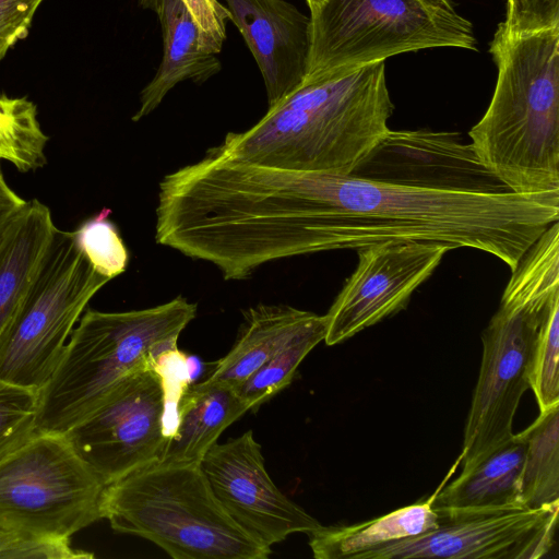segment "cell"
<instances>
[{"instance_id":"26","label":"cell","mask_w":559,"mask_h":559,"mask_svg":"<svg viewBox=\"0 0 559 559\" xmlns=\"http://www.w3.org/2000/svg\"><path fill=\"white\" fill-rule=\"evenodd\" d=\"M38 392L0 380V457L36 431Z\"/></svg>"},{"instance_id":"2","label":"cell","mask_w":559,"mask_h":559,"mask_svg":"<svg viewBox=\"0 0 559 559\" xmlns=\"http://www.w3.org/2000/svg\"><path fill=\"white\" fill-rule=\"evenodd\" d=\"M489 51L498 78L471 145L509 191H559V25L524 34L498 26Z\"/></svg>"},{"instance_id":"34","label":"cell","mask_w":559,"mask_h":559,"mask_svg":"<svg viewBox=\"0 0 559 559\" xmlns=\"http://www.w3.org/2000/svg\"><path fill=\"white\" fill-rule=\"evenodd\" d=\"M0 176H3V175H2V170H1V164H0Z\"/></svg>"},{"instance_id":"7","label":"cell","mask_w":559,"mask_h":559,"mask_svg":"<svg viewBox=\"0 0 559 559\" xmlns=\"http://www.w3.org/2000/svg\"><path fill=\"white\" fill-rule=\"evenodd\" d=\"M190 371L188 357L178 347L170 349L123 380L66 432L106 485L162 460Z\"/></svg>"},{"instance_id":"17","label":"cell","mask_w":559,"mask_h":559,"mask_svg":"<svg viewBox=\"0 0 559 559\" xmlns=\"http://www.w3.org/2000/svg\"><path fill=\"white\" fill-rule=\"evenodd\" d=\"M526 440L521 432L495 447L472 463L432 497L437 509H492L522 507L519 481Z\"/></svg>"},{"instance_id":"9","label":"cell","mask_w":559,"mask_h":559,"mask_svg":"<svg viewBox=\"0 0 559 559\" xmlns=\"http://www.w3.org/2000/svg\"><path fill=\"white\" fill-rule=\"evenodd\" d=\"M109 281L94 269L73 231L56 228L31 288L0 336V380L41 389L90 300Z\"/></svg>"},{"instance_id":"30","label":"cell","mask_w":559,"mask_h":559,"mask_svg":"<svg viewBox=\"0 0 559 559\" xmlns=\"http://www.w3.org/2000/svg\"><path fill=\"white\" fill-rule=\"evenodd\" d=\"M198 24L209 52L219 53L226 39L229 13L218 0H182Z\"/></svg>"},{"instance_id":"3","label":"cell","mask_w":559,"mask_h":559,"mask_svg":"<svg viewBox=\"0 0 559 559\" xmlns=\"http://www.w3.org/2000/svg\"><path fill=\"white\" fill-rule=\"evenodd\" d=\"M197 311L198 305L181 295L139 310L86 309L56 369L37 391L36 430L68 432L123 380L177 348Z\"/></svg>"},{"instance_id":"5","label":"cell","mask_w":559,"mask_h":559,"mask_svg":"<svg viewBox=\"0 0 559 559\" xmlns=\"http://www.w3.org/2000/svg\"><path fill=\"white\" fill-rule=\"evenodd\" d=\"M103 515L114 531L147 539L175 559H266L272 552L229 516L201 463L158 461L107 485Z\"/></svg>"},{"instance_id":"22","label":"cell","mask_w":559,"mask_h":559,"mask_svg":"<svg viewBox=\"0 0 559 559\" xmlns=\"http://www.w3.org/2000/svg\"><path fill=\"white\" fill-rule=\"evenodd\" d=\"M326 334V318L314 313L266 361L237 389L249 411H257L283 389L288 386L305 357Z\"/></svg>"},{"instance_id":"24","label":"cell","mask_w":559,"mask_h":559,"mask_svg":"<svg viewBox=\"0 0 559 559\" xmlns=\"http://www.w3.org/2000/svg\"><path fill=\"white\" fill-rule=\"evenodd\" d=\"M559 296L548 306L539 325L530 366V388L543 412L559 403Z\"/></svg>"},{"instance_id":"28","label":"cell","mask_w":559,"mask_h":559,"mask_svg":"<svg viewBox=\"0 0 559 559\" xmlns=\"http://www.w3.org/2000/svg\"><path fill=\"white\" fill-rule=\"evenodd\" d=\"M94 555L74 549L70 539L17 535L0 554V559H90Z\"/></svg>"},{"instance_id":"33","label":"cell","mask_w":559,"mask_h":559,"mask_svg":"<svg viewBox=\"0 0 559 559\" xmlns=\"http://www.w3.org/2000/svg\"><path fill=\"white\" fill-rule=\"evenodd\" d=\"M306 1H307L308 5L310 8V7H313V5L322 2L323 0H306Z\"/></svg>"},{"instance_id":"21","label":"cell","mask_w":559,"mask_h":559,"mask_svg":"<svg viewBox=\"0 0 559 559\" xmlns=\"http://www.w3.org/2000/svg\"><path fill=\"white\" fill-rule=\"evenodd\" d=\"M526 449L519 481V502L526 508L559 503V403L539 412L522 431Z\"/></svg>"},{"instance_id":"15","label":"cell","mask_w":559,"mask_h":559,"mask_svg":"<svg viewBox=\"0 0 559 559\" xmlns=\"http://www.w3.org/2000/svg\"><path fill=\"white\" fill-rule=\"evenodd\" d=\"M139 4L157 15L163 58L156 74L140 93L133 121L155 110L176 84L187 80L201 84L222 68L217 56L206 50L200 28L182 0H139Z\"/></svg>"},{"instance_id":"19","label":"cell","mask_w":559,"mask_h":559,"mask_svg":"<svg viewBox=\"0 0 559 559\" xmlns=\"http://www.w3.org/2000/svg\"><path fill=\"white\" fill-rule=\"evenodd\" d=\"M313 314L283 304L248 308L234 345L214 362L206 379L237 389Z\"/></svg>"},{"instance_id":"16","label":"cell","mask_w":559,"mask_h":559,"mask_svg":"<svg viewBox=\"0 0 559 559\" xmlns=\"http://www.w3.org/2000/svg\"><path fill=\"white\" fill-rule=\"evenodd\" d=\"M248 411L235 388L209 379L190 382L160 462L201 463L223 431Z\"/></svg>"},{"instance_id":"8","label":"cell","mask_w":559,"mask_h":559,"mask_svg":"<svg viewBox=\"0 0 559 559\" xmlns=\"http://www.w3.org/2000/svg\"><path fill=\"white\" fill-rule=\"evenodd\" d=\"M106 487L66 433L36 430L0 457V527L70 539L104 519Z\"/></svg>"},{"instance_id":"20","label":"cell","mask_w":559,"mask_h":559,"mask_svg":"<svg viewBox=\"0 0 559 559\" xmlns=\"http://www.w3.org/2000/svg\"><path fill=\"white\" fill-rule=\"evenodd\" d=\"M432 497L380 518L354 525H321L310 532L309 546L317 559H357L372 548L436 528Z\"/></svg>"},{"instance_id":"4","label":"cell","mask_w":559,"mask_h":559,"mask_svg":"<svg viewBox=\"0 0 559 559\" xmlns=\"http://www.w3.org/2000/svg\"><path fill=\"white\" fill-rule=\"evenodd\" d=\"M559 296V224L527 249L483 331L478 380L467 415L460 460L465 466L508 440L515 412L530 389V366L539 325Z\"/></svg>"},{"instance_id":"1","label":"cell","mask_w":559,"mask_h":559,"mask_svg":"<svg viewBox=\"0 0 559 559\" xmlns=\"http://www.w3.org/2000/svg\"><path fill=\"white\" fill-rule=\"evenodd\" d=\"M384 61L308 76L243 132L217 145L250 164L349 175L389 132Z\"/></svg>"},{"instance_id":"32","label":"cell","mask_w":559,"mask_h":559,"mask_svg":"<svg viewBox=\"0 0 559 559\" xmlns=\"http://www.w3.org/2000/svg\"><path fill=\"white\" fill-rule=\"evenodd\" d=\"M17 534L0 527V554L12 543Z\"/></svg>"},{"instance_id":"11","label":"cell","mask_w":559,"mask_h":559,"mask_svg":"<svg viewBox=\"0 0 559 559\" xmlns=\"http://www.w3.org/2000/svg\"><path fill=\"white\" fill-rule=\"evenodd\" d=\"M449 250L448 245L420 240H389L357 249V266L325 314V344L342 343L404 309Z\"/></svg>"},{"instance_id":"13","label":"cell","mask_w":559,"mask_h":559,"mask_svg":"<svg viewBox=\"0 0 559 559\" xmlns=\"http://www.w3.org/2000/svg\"><path fill=\"white\" fill-rule=\"evenodd\" d=\"M352 175L430 189L509 191L471 144L448 132L389 130Z\"/></svg>"},{"instance_id":"27","label":"cell","mask_w":559,"mask_h":559,"mask_svg":"<svg viewBox=\"0 0 559 559\" xmlns=\"http://www.w3.org/2000/svg\"><path fill=\"white\" fill-rule=\"evenodd\" d=\"M559 25V0H507L506 20L499 26L509 34H524Z\"/></svg>"},{"instance_id":"23","label":"cell","mask_w":559,"mask_h":559,"mask_svg":"<svg viewBox=\"0 0 559 559\" xmlns=\"http://www.w3.org/2000/svg\"><path fill=\"white\" fill-rule=\"evenodd\" d=\"M48 136L37 117V106L27 97L0 95V159L27 173L46 162Z\"/></svg>"},{"instance_id":"31","label":"cell","mask_w":559,"mask_h":559,"mask_svg":"<svg viewBox=\"0 0 559 559\" xmlns=\"http://www.w3.org/2000/svg\"><path fill=\"white\" fill-rule=\"evenodd\" d=\"M27 201L19 197L0 176V245Z\"/></svg>"},{"instance_id":"10","label":"cell","mask_w":559,"mask_h":559,"mask_svg":"<svg viewBox=\"0 0 559 559\" xmlns=\"http://www.w3.org/2000/svg\"><path fill=\"white\" fill-rule=\"evenodd\" d=\"M433 509L436 528L372 548L357 559H539L552 548L559 503Z\"/></svg>"},{"instance_id":"29","label":"cell","mask_w":559,"mask_h":559,"mask_svg":"<svg viewBox=\"0 0 559 559\" xmlns=\"http://www.w3.org/2000/svg\"><path fill=\"white\" fill-rule=\"evenodd\" d=\"M44 0H0V61L28 35L33 17Z\"/></svg>"},{"instance_id":"6","label":"cell","mask_w":559,"mask_h":559,"mask_svg":"<svg viewBox=\"0 0 559 559\" xmlns=\"http://www.w3.org/2000/svg\"><path fill=\"white\" fill-rule=\"evenodd\" d=\"M307 76L432 47L476 50L450 0H323L310 7Z\"/></svg>"},{"instance_id":"18","label":"cell","mask_w":559,"mask_h":559,"mask_svg":"<svg viewBox=\"0 0 559 559\" xmlns=\"http://www.w3.org/2000/svg\"><path fill=\"white\" fill-rule=\"evenodd\" d=\"M56 225L40 201H27L0 245V336L21 307L47 249Z\"/></svg>"},{"instance_id":"12","label":"cell","mask_w":559,"mask_h":559,"mask_svg":"<svg viewBox=\"0 0 559 559\" xmlns=\"http://www.w3.org/2000/svg\"><path fill=\"white\" fill-rule=\"evenodd\" d=\"M201 466L229 516L267 547L322 525L273 483L252 430L224 443L216 442L203 456Z\"/></svg>"},{"instance_id":"25","label":"cell","mask_w":559,"mask_h":559,"mask_svg":"<svg viewBox=\"0 0 559 559\" xmlns=\"http://www.w3.org/2000/svg\"><path fill=\"white\" fill-rule=\"evenodd\" d=\"M109 213V210H103L84 222L73 234L78 246L94 269L112 280L126 271L129 253L117 227L108 218Z\"/></svg>"},{"instance_id":"14","label":"cell","mask_w":559,"mask_h":559,"mask_svg":"<svg viewBox=\"0 0 559 559\" xmlns=\"http://www.w3.org/2000/svg\"><path fill=\"white\" fill-rule=\"evenodd\" d=\"M264 81L269 108L307 76L310 16L286 0H224Z\"/></svg>"}]
</instances>
